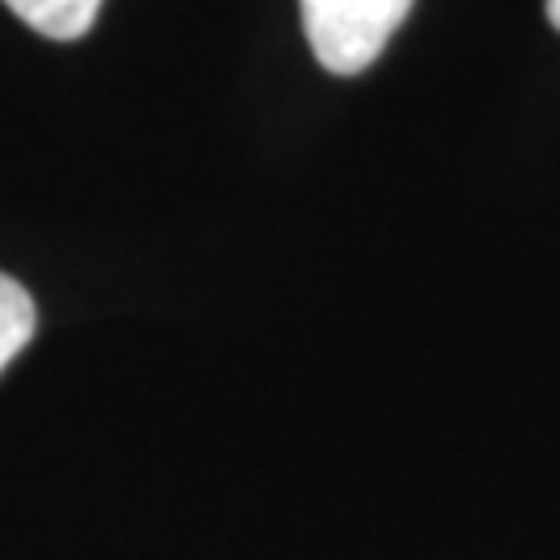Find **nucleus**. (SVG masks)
Here are the masks:
<instances>
[{"label": "nucleus", "mask_w": 560, "mask_h": 560, "mask_svg": "<svg viewBox=\"0 0 560 560\" xmlns=\"http://www.w3.org/2000/svg\"><path fill=\"white\" fill-rule=\"evenodd\" d=\"M34 324H38V312H34L30 291L18 279L0 275V370L30 345Z\"/></svg>", "instance_id": "nucleus-3"}, {"label": "nucleus", "mask_w": 560, "mask_h": 560, "mask_svg": "<svg viewBox=\"0 0 560 560\" xmlns=\"http://www.w3.org/2000/svg\"><path fill=\"white\" fill-rule=\"evenodd\" d=\"M548 21L560 30V0H548Z\"/></svg>", "instance_id": "nucleus-4"}, {"label": "nucleus", "mask_w": 560, "mask_h": 560, "mask_svg": "<svg viewBox=\"0 0 560 560\" xmlns=\"http://www.w3.org/2000/svg\"><path fill=\"white\" fill-rule=\"evenodd\" d=\"M30 30H38L42 38L75 42L92 30V21L101 13L104 0H4Z\"/></svg>", "instance_id": "nucleus-2"}, {"label": "nucleus", "mask_w": 560, "mask_h": 560, "mask_svg": "<svg viewBox=\"0 0 560 560\" xmlns=\"http://www.w3.org/2000/svg\"><path fill=\"white\" fill-rule=\"evenodd\" d=\"M416 0H300L307 46L324 71L358 75L386 50Z\"/></svg>", "instance_id": "nucleus-1"}]
</instances>
